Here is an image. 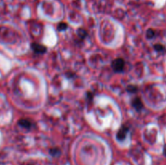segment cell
<instances>
[{
  "mask_svg": "<svg viewBox=\"0 0 166 165\" xmlns=\"http://www.w3.org/2000/svg\"><path fill=\"white\" fill-rule=\"evenodd\" d=\"M85 118L98 131L117 130L122 124V112L118 104L106 95H97L85 109Z\"/></svg>",
  "mask_w": 166,
  "mask_h": 165,
  "instance_id": "7a4b0ae2",
  "label": "cell"
},
{
  "mask_svg": "<svg viewBox=\"0 0 166 165\" xmlns=\"http://www.w3.org/2000/svg\"><path fill=\"white\" fill-rule=\"evenodd\" d=\"M120 132H121V134H123V135H121V134L118 133V134H116V136H115V139L117 140V142L120 143V144H123V143H125V142H129L130 140H129V138H130V134H128V132H123L122 130H120Z\"/></svg>",
  "mask_w": 166,
  "mask_h": 165,
  "instance_id": "8992f818",
  "label": "cell"
},
{
  "mask_svg": "<svg viewBox=\"0 0 166 165\" xmlns=\"http://www.w3.org/2000/svg\"><path fill=\"white\" fill-rule=\"evenodd\" d=\"M45 35L44 38V43L47 46H54L57 41V35H56L55 30L53 28H46L45 29Z\"/></svg>",
  "mask_w": 166,
  "mask_h": 165,
  "instance_id": "5b68a950",
  "label": "cell"
},
{
  "mask_svg": "<svg viewBox=\"0 0 166 165\" xmlns=\"http://www.w3.org/2000/svg\"><path fill=\"white\" fill-rule=\"evenodd\" d=\"M96 39L102 46L108 49H117L124 41V28L117 21L112 19H103L96 28Z\"/></svg>",
  "mask_w": 166,
  "mask_h": 165,
  "instance_id": "277c9868",
  "label": "cell"
},
{
  "mask_svg": "<svg viewBox=\"0 0 166 165\" xmlns=\"http://www.w3.org/2000/svg\"><path fill=\"white\" fill-rule=\"evenodd\" d=\"M12 100L25 111H37L45 105L47 98V85L44 76L32 68L15 72L10 80Z\"/></svg>",
  "mask_w": 166,
  "mask_h": 165,
  "instance_id": "6da1fadb",
  "label": "cell"
},
{
  "mask_svg": "<svg viewBox=\"0 0 166 165\" xmlns=\"http://www.w3.org/2000/svg\"><path fill=\"white\" fill-rule=\"evenodd\" d=\"M0 44L13 55H23L29 50L30 40L22 28L3 24L0 26Z\"/></svg>",
  "mask_w": 166,
  "mask_h": 165,
  "instance_id": "3957f363",
  "label": "cell"
}]
</instances>
